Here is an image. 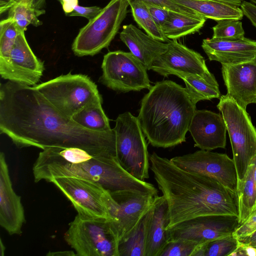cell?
<instances>
[{
	"label": "cell",
	"mask_w": 256,
	"mask_h": 256,
	"mask_svg": "<svg viewBox=\"0 0 256 256\" xmlns=\"http://www.w3.org/2000/svg\"><path fill=\"white\" fill-rule=\"evenodd\" d=\"M254 164L252 160L242 180H238L236 194L240 225L256 212V188L254 180Z\"/></svg>",
	"instance_id": "obj_25"
},
{
	"label": "cell",
	"mask_w": 256,
	"mask_h": 256,
	"mask_svg": "<svg viewBox=\"0 0 256 256\" xmlns=\"http://www.w3.org/2000/svg\"><path fill=\"white\" fill-rule=\"evenodd\" d=\"M46 4V0H32V6L36 9L40 10Z\"/></svg>",
	"instance_id": "obj_46"
},
{
	"label": "cell",
	"mask_w": 256,
	"mask_h": 256,
	"mask_svg": "<svg viewBox=\"0 0 256 256\" xmlns=\"http://www.w3.org/2000/svg\"><path fill=\"white\" fill-rule=\"evenodd\" d=\"M224 2L232 6L240 7L244 0H213Z\"/></svg>",
	"instance_id": "obj_45"
},
{
	"label": "cell",
	"mask_w": 256,
	"mask_h": 256,
	"mask_svg": "<svg viewBox=\"0 0 256 256\" xmlns=\"http://www.w3.org/2000/svg\"><path fill=\"white\" fill-rule=\"evenodd\" d=\"M35 182H50L54 178L74 176L89 180L110 192L129 190L154 196L157 188L152 184L136 179L120 164L114 156L90 154L77 162L64 160L47 149L40 152L32 166Z\"/></svg>",
	"instance_id": "obj_4"
},
{
	"label": "cell",
	"mask_w": 256,
	"mask_h": 256,
	"mask_svg": "<svg viewBox=\"0 0 256 256\" xmlns=\"http://www.w3.org/2000/svg\"><path fill=\"white\" fill-rule=\"evenodd\" d=\"M230 256H256V248L238 240L236 249Z\"/></svg>",
	"instance_id": "obj_40"
},
{
	"label": "cell",
	"mask_w": 256,
	"mask_h": 256,
	"mask_svg": "<svg viewBox=\"0 0 256 256\" xmlns=\"http://www.w3.org/2000/svg\"><path fill=\"white\" fill-rule=\"evenodd\" d=\"M0 256H3L4 254L5 247L2 243V239H0Z\"/></svg>",
	"instance_id": "obj_48"
},
{
	"label": "cell",
	"mask_w": 256,
	"mask_h": 256,
	"mask_svg": "<svg viewBox=\"0 0 256 256\" xmlns=\"http://www.w3.org/2000/svg\"><path fill=\"white\" fill-rule=\"evenodd\" d=\"M120 38L146 70H151L154 62L168 48V43L153 38L132 24L123 26Z\"/></svg>",
	"instance_id": "obj_21"
},
{
	"label": "cell",
	"mask_w": 256,
	"mask_h": 256,
	"mask_svg": "<svg viewBox=\"0 0 256 256\" xmlns=\"http://www.w3.org/2000/svg\"><path fill=\"white\" fill-rule=\"evenodd\" d=\"M130 6L134 20L148 35L162 42L170 41L154 20L144 2L136 0L130 2Z\"/></svg>",
	"instance_id": "obj_29"
},
{
	"label": "cell",
	"mask_w": 256,
	"mask_h": 256,
	"mask_svg": "<svg viewBox=\"0 0 256 256\" xmlns=\"http://www.w3.org/2000/svg\"><path fill=\"white\" fill-rule=\"evenodd\" d=\"M148 211L130 233L119 242V256H146Z\"/></svg>",
	"instance_id": "obj_28"
},
{
	"label": "cell",
	"mask_w": 256,
	"mask_h": 256,
	"mask_svg": "<svg viewBox=\"0 0 256 256\" xmlns=\"http://www.w3.org/2000/svg\"><path fill=\"white\" fill-rule=\"evenodd\" d=\"M50 182L71 202L78 214L112 220L106 205L110 191L99 183L74 176L54 178Z\"/></svg>",
	"instance_id": "obj_12"
},
{
	"label": "cell",
	"mask_w": 256,
	"mask_h": 256,
	"mask_svg": "<svg viewBox=\"0 0 256 256\" xmlns=\"http://www.w3.org/2000/svg\"><path fill=\"white\" fill-rule=\"evenodd\" d=\"M202 47L210 60L238 64L256 58V40L246 38L236 40L204 39Z\"/></svg>",
	"instance_id": "obj_20"
},
{
	"label": "cell",
	"mask_w": 256,
	"mask_h": 256,
	"mask_svg": "<svg viewBox=\"0 0 256 256\" xmlns=\"http://www.w3.org/2000/svg\"><path fill=\"white\" fill-rule=\"evenodd\" d=\"M8 11V18L12 19L18 28L23 32L30 24L35 26L41 25L42 22L38 16L45 13L44 10L34 8L32 4L26 2L14 4Z\"/></svg>",
	"instance_id": "obj_30"
},
{
	"label": "cell",
	"mask_w": 256,
	"mask_h": 256,
	"mask_svg": "<svg viewBox=\"0 0 256 256\" xmlns=\"http://www.w3.org/2000/svg\"><path fill=\"white\" fill-rule=\"evenodd\" d=\"M30 2V3L32 4V0H14L12 5L14 4H15L16 2Z\"/></svg>",
	"instance_id": "obj_49"
},
{
	"label": "cell",
	"mask_w": 256,
	"mask_h": 256,
	"mask_svg": "<svg viewBox=\"0 0 256 256\" xmlns=\"http://www.w3.org/2000/svg\"><path fill=\"white\" fill-rule=\"evenodd\" d=\"M206 244L184 238L170 240L160 256H204Z\"/></svg>",
	"instance_id": "obj_31"
},
{
	"label": "cell",
	"mask_w": 256,
	"mask_h": 256,
	"mask_svg": "<svg viewBox=\"0 0 256 256\" xmlns=\"http://www.w3.org/2000/svg\"><path fill=\"white\" fill-rule=\"evenodd\" d=\"M44 65L34 54L24 35L20 30L8 62L0 64L1 77L9 81L34 86L43 74Z\"/></svg>",
	"instance_id": "obj_16"
},
{
	"label": "cell",
	"mask_w": 256,
	"mask_h": 256,
	"mask_svg": "<svg viewBox=\"0 0 256 256\" xmlns=\"http://www.w3.org/2000/svg\"><path fill=\"white\" fill-rule=\"evenodd\" d=\"M20 29L14 21L9 18L0 22V64L8 62L10 52L16 42Z\"/></svg>",
	"instance_id": "obj_32"
},
{
	"label": "cell",
	"mask_w": 256,
	"mask_h": 256,
	"mask_svg": "<svg viewBox=\"0 0 256 256\" xmlns=\"http://www.w3.org/2000/svg\"><path fill=\"white\" fill-rule=\"evenodd\" d=\"M227 94L246 110L256 103V58L238 64H222Z\"/></svg>",
	"instance_id": "obj_17"
},
{
	"label": "cell",
	"mask_w": 256,
	"mask_h": 256,
	"mask_svg": "<svg viewBox=\"0 0 256 256\" xmlns=\"http://www.w3.org/2000/svg\"><path fill=\"white\" fill-rule=\"evenodd\" d=\"M252 160L254 162V183H255L256 188V154L254 156V157L252 158Z\"/></svg>",
	"instance_id": "obj_47"
},
{
	"label": "cell",
	"mask_w": 256,
	"mask_h": 256,
	"mask_svg": "<svg viewBox=\"0 0 256 256\" xmlns=\"http://www.w3.org/2000/svg\"><path fill=\"white\" fill-rule=\"evenodd\" d=\"M168 44L166 51L154 62L151 70L164 77L182 74L199 76L210 80H216L200 53L176 40H170Z\"/></svg>",
	"instance_id": "obj_15"
},
{
	"label": "cell",
	"mask_w": 256,
	"mask_h": 256,
	"mask_svg": "<svg viewBox=\"0 0 256 256\" xmlns=\"http://www.w3.org/2000/svg\"><path fill=\"white\" fill-rule=\"evenodd\" d=\"M26 222L21 198L14 192L5 155L0 153V225L10 235L20 234Z\"/></svg>",
	"instance_id": "obj_18"
},
{
	"label": "cell",
	"mask_w": 256,
	"mask_h": 256,
	"mask_svg": "<svg viewBox=\"0 0 256 256\" xmlns=\"http://www.w3.org/2000/svg\"><path fill=\"white\" fill-rule=\"evenodd\" d=\"M206 21V18L198 14H189L170 10L162 29L168 40H176L198 32Z\"/></svg>",
	"instance_id": "obj_24"
},
{
	"label": "cell",
	"mask_w": 256,
	"mask_h": 256,
	"mask_svg": "<svg viewBox=\"0 0 256 256\" xmlns=\"http://www.w3.org/2000/svg\"><path fill=\"white\" fill-rule=\"evenodd\" d=\"M212 38L226 40H236L244 37V30L240 20L228 19L217 22L212 28Z\"/></svg>",
	"instance_id": "obj_33"
},
{
	"label": "cell",
	"mask_w": 256,
	"mask_h": 256,
	"mask_svg": "<svg viewBox=\"0 0 256 256\" xmlns=\"http://www.w3.org/2000/svg\"><path fill=\"white\" fill-rule=\"evenodd\" d=\"M62 4V9L66 15L71 13L74 8L78 6V0H58Z\"/></svg>",
	"instance_id": "obj_41"
},
{
	"label": "cell",
	"mask_w": 256,
	"mask_h": 256,
	"mask_svg": "<svg viewBox=\"0 0 256 256\" xmlns=\"http://www.w3.org/2000/svg\"><path fill=\"white\" fill-rule=\"evenodd\" d=\"M244 16H246L252 24L256 27V5L254 4L244 0L240 6Z\"/></svg>",
	"instance_id": "obj_39"
},
{
	"label": "cell",
	"mask_w": 256,
	"mask_h": 256,
	"mask_svg": "<svg viewBox=\"0 0 256 256\" xmlns=\"http://www.w3.org/2000/svg\"><path fill=\"white\" fill-rule=\"evenodd\" d=\"M14 0H0V13L2 14L8 10L13 4Z\"/></svg>",
	"instance_id": "obj_43"
},
{
	"label": "cell",
	"mask_w": 256,
	"mask_h": 256,
	"mask_svg": "<svg viewBox=\"0 0 256 256\" xmlns=\"http://www.w3.org/2000/svg\"><path fill=\"white\" fill-rule=\"evenodd\" d=\"M128 0H111L100 12L79 31L72 50L78 56H94L108 48L126 18Z\"/></svg>",
	"instance_id": "obj_8"
},
{
	"label": "cell",
	"mask_w": 256,
	"mask_h": 256,
	"mask_svg": "<svg viewBox=\"0 0 256 256\" xmlns=\"http://www.w3.org/2000/svg\"><path fill=\"white\" fill-rule=\"evenodd\" d=\"M110 220L77 214L64 234V240L78 256H119Z\"/></svg>",
	"instance_id": "obj_7"
},
{
	"label": "cell",
	"mask_w": 256,
	"mask_h": 256,
	"mask_svg": "<svg viewBox=\"0 0 256 256\" xmlns=\"http://www.w3.org/2000/svg\"><path fill=\"white\" fill-rule=\"evenodd\" d=\"M185 83L186 88L192 102L220 98V92L216 80H210L199 76L178 74L176 75Z\"/></svg>",
	"instance_id": "obj_27"
},
{
	"label": "cell",
	"mask_w": 256,
	"mask_h": 256,
	"mask_svg": "<svg viewBox=\"0 0 256 256\" xmlns=\"http://www.w3.org/2000/svg\"><path fill=\"white\" fill-rule=\"evenodd\" d=\"M238 240L256 248V230L249 236Z\"/></svg>",
	"instance_id": "obj_42"
},
{
	"label": "cell",
	"mask_w": 256,
	"mask_h": 256,
	"mask_svg": "<svg viewBox=\"0 0 256 256\" xmlns=\"http://www.w3.org/2000/svg\"><path fill=\"white\" fill-rule=\"evenodd\" d=\"M47 256H77L72 250H64L54 252H48L46 254Z\"/></svg>",
	"instance_id": "obj_44"
},
{
	"label": "cell",
	"mask_w": 256,
	"mask_h": 256,
	"mask_svg": "<svg viewBox=\"0 0 256 256\" xmlns=\"http://www.w3.org/2000/svg\"><path fill=\"white\" fill-rule=\"evenodd\" d=\"M230 136L238 180H242L256 154V128L246 110L230 96L222 95L216 106Z\"/></svg>",
	"instance_id": "obj_5"
},
{
	"label": "cell",
	"mask_w": 256,
	"mask_h": 256,
	"mask_svg": "<svg viewBox=\"0 0 256 256\" xmlns=\"http://www.w3.org/2000/svg\"><path fill=\"white\" fill-rule=\"evenodd\" d=\"M196 104L186 88L176 82H156L142 98L138 116L149 143L168 148L185 142Z\"/></svg>",
	"instance_id": "obj_3"
},
{
	"label": "cell",
	"mask_w": 256,
	"mask_h": 256,
	"mask_svg": "<svg viewBox=\"0 0 256 256\" xmlns=\"http://www.w3.org/2000/svg\"><path fill=\"white\" fill-rule=\"evenodd\" d=\"M156 196L129 190L110 191L106 204L112 219L110 224L118 244L150 210Z\"/></svg>",
	"instance_id": "obj_11"
},
{
	"label": "cell",
	"mask_w": 256,
	"mask_h": 256,
	"mask_svg": "<svg viewBox=\"0 0 256 256\" xmlns=\"http://www.w3.org/2000/svg\"><path fill=\"white\" fill-rule=\"evenodd\" d=\"M102 100H96L87 104L72 118L78 125L90 130H110V120L102 109Z\"/></svg>",
	"instance_id": "obj_26"
},
{
	"label": "cell",
	"mask_w": 256,
	"mask_h": 256,
	"mask_svg": "<svg viewBox=\"0 0 256 256\" xmlns=\"http://www.w3.org/2000/svg\"><path fill=\"white\" fill-rule=\"evenodd\" d=\"M170 160L183 170L214 178L236 192L238 178L235 164L233 158L226 154L200 150Z\"/></svg>",
	"instance_id": "obj_13"
},
{
	"label": "cell",
	"mask_w": 256,
	"mask_h": 256,
	"mask_svg": "<svg viewBox=\"0 0 256 256\" xmlns=\"http://www.w3.org/2000/svg\"><path fill=\"white\" fill-rule=\"evenodd\" d=\"M250 2L256 5V0H250Z\"/></svg>",
	"instance_id": "obj_50"
},
{
	"label": "cell",
	"mask_w": 256,
	"mask_h": 256,
	"mask_svg": "<svg viewBox=\"0 0 256 256\" xmlns=\"http://www.w3.org/2000/svg\"><path fill=\"white\" fill-rule=\"evenodd\" d=\"M238 243L232 234L213 240L206 244L204 256H230Z\"/></svg>",
	"instance_id": "obj_34"
},
{
	"label": "cell",
	"mask_w": 256,
	"mask_h": 256,
	"mask_svg": "<svg viewBox=\"0 0 256 256\" xmlns=\"http://www.w3.org/2000/svg\"><path fill=\"white\" fill-rule=\"evenodd\" d=\"M168 208L165 198L156 196L148 211L145 256H160L168 244Z\"/></svg>",
	"instance_id": "obj_22"
},
{
	"label": "cell",
	"mask_w": 256,
	"mask_h": 256,
	"mask_svg": "<svg viewBox=\"0 0 256 256\" xmlns=\"http://www.w3.org/2000/svg\"><path fill=\"white\" fill-rule=\"evenodd\" d=\"M114 130L120 164L132 176L145 181L149 178L150 156L138 117L128 112L119 114Z\"/></svg>",
	"instance_id": "obj_9"
},
{
	"label": "cell",
	"mask_w": 256,
	"mask_h": 256,
	"mask_svg": "<svg viewBox=\"0 0 256 256\" xmlns=\"http://www.w3.org/2000/svg\"><path fill=\"white\" fill-rule=\"evenodd\" d=\"M33 87L58 111L71 118L87 104L102 100L96 84L82 74L70 72Z\"/></svg>",
	"instance_id": "obj_6"
},
{
	"label": "cell",
	"mask_w": 256,
	"mask_h": 256,
	"mask_svg": "<svg viewBox=\"0 0 256 256\" xmlns=\"http://www.w3.org/2000/svg\"><path fill=\"white\" fill-rule=\"evenodd\" d=\"M256 230V212L247 220L238 226L232 236L240 240L249 236Z\"/></svg>",
	"instance_id": "obj_36"
},
{
	"label": "cell",
	"mask_w": 256,
	"mask_h": 256,
	"mask_svg": "<svg viewBox=\"0 0 256 256\" xmlns=\"http://www.w3.org/2000/svg\"><path fill=\"white\" fill-rule=\"evenodd\" d=\"M146 4L154 20L162 28L168 18L170 10L156 4Z\"/></svg>",
	"instance_id": "obj_37"
},
{
	"label": "cell",
	"mask_w": 256,
	"mask_h": 256,
	"mask_svg": "<svg viewBox=\"0 0 256 256\" xmlns=\"http://www.w3.org/2000/svg\"><path fill=\"white\" fill-rule=\"evenodd\" d=\"M240 225L238 216L212 215L183 222L166 230L168 242L179 238L200 244L232 234Z\"/></svg>",
	"instance_id": "obj_14"
},
{
	"label": "cell",
	"mask_w": 256,
	"mask_h": 256,
	"mask_svg": "<svg viewBox=\"0 0 256 256\" xmlns=\"http://www.w3.org/2000/svg\"><path fill=\"white\" fill-rule=\"evenodd\" d=\"M0 131L20 148L76 147L116 157V134L90 130L58 111L33 86L0 85Z\"/></svg>",
	"instance_id": "obj_1"
},
{
	"label": "cell",
	"mask_w": 256,
	"mask_h": 256,
	"mask_svg": "<svg viewBox=\"0 0 256 256\" xmlns=\"http://www.w3.org/2000/svg\"><path fill=\"white\" fill-rule=\"evenodd\" d=\"M192 10L206 18L216 22L223 20H241L244 14L238 6L213 0H172Z\"/></svg>",
	"instance_id": "obj_23"
},
{
	"label": "cell",
	"mask_w": 256,
	"mask_h": 256,
	"mask_svg": "<svg viewBox=\"0 0 256 256\" xmlns=\"http://www.w3.org/2000/svg\"><path fill=\"white\" fill-rule=\"evenodd\" d=\"M101 82L120 92L140 91L152 88L146 70L130 52H110L104 56Z\"/></svg>",
	"instance_id": "obj_10"
},
{
	"label": "cell",
	"mask_w": 256,
	"mask_h": 256,
	"mask_svg": "<svg viewBox=\"0 0 256 256\" xmlns=\"http://www.w3.org/2000/svg\"><path fill=\"white\" fill-rule=\"evenodd\" d=\"M188 131L200 150H212L226 146L227 131L222 116L208 110H196Z\"/></svg>",
	"instance_id": "obj_19"
},
{
	"label": "cell",
	"mask_w": 256,
	"mask_h": 256,
	"mask_svg": "<svg viewBox=\"0 0 256 256\" xmlns=\"http://www.w3.org/2000/svg\"><path fill=\"white\" fill-rule=\"evenodd\" d=\"M102 8L97 6H76L73 11L68 16H80L86 18L89 20L94 18L102 10Z\"/></svg>",
	"instance_id": "obj_38"
},
{
	"label": "cell",
	"mask_w": 256,
	"mask_h": 256,
	"mask_svg": "<svg viewBox=\"0 0 256 256\" xmlns=\"http://www.w3.org/2000/svg\"><path fill=\"white\" fill-rule=\"evenodd\" d=\"M150 170L168 204L166 230L188 220L212 215L238 216V198L212 177L183 170L154 152Z\"/></svg>",
	"instance_id": "obj_2"
},
{
	"label": "cell",
	"mask_w": 256,
	"mask_h": 256,
	"mask_svg": "<svg viewBox=\"0 0 256 256\" xmlns=\"http://www.w3.org/2000/svg\"><path fill=\"white\" fill-rule=\"evenodd\" d=\"M129 3L136 0H128ZM146 4H150L158 5L164 8L168 9L170 10L176 12L180 13L195 14L196 12L187 8L181 6L172 0H140Z\"/></svg>",
	"instance_id": "obj_35"
}]
</instances>
